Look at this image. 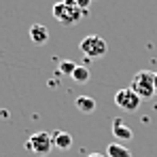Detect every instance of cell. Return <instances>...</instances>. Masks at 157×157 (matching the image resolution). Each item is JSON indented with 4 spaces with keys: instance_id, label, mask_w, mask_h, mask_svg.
<instances>
[{
    "instance_id": "obj_13",
    "label": "cell",
    "mask_w": 157,
    "mask_h": 157,
    "mask_svg": "<svg viewBox=\"0 0 157 157\" xmlns=\"http://www.w3.org/2000/svg\"><path fill=\"white\" fill-rule=\"evenodd\" d=\"M78 4V9L81 11H85V13H89V4H91V0H75Z\"/></svg>"
},
{
    "instance_id": "obj_6",
    "label": "cell",
    "mask_w": 157,
    "mask_h": 157,
    "mask_svg": "<svg viewBox=\"0 0 157 157\" xmlns=\"http://www.w3.org/2000/svg\"><path fill=\"white\" fill-rule=\"evenodd\" d=\"M113 136L119 138V140H132L134 132L123 123V119H113Z\"/></svg>"
},
{
    "instance_id": "obj_12",
    "label": "cell",
    "mask_w": 157,
    "mask_h": 157,
    "mask_svg": "<svg viewBox=\"0 0 157 157\" xmlns=\"http://www.w3.org/2000/svg\"><path fill=\"white\" fill-rule=\"evenodd\" d=\"M75 68H77V64H75V62H70V59H64V62H59V72H62V75H68V77H72Z\"/></svg>"
},
{
    "instance_id": "obj_11",
    "label": "cell",
    "mask_w": 157,
    "mask_h": 157,
    "mask_svg": "<svg viewBox=\"0 0 157 157\" xmlns=\"http://www.w3.org/2000/svg\"><path fill=\"white\" fill-rule=\"evenodd\" d=\"M91 77V72H89V68L87 66H77L75 68V72H72V78L77 81V83H87Z\"/></svg>"
},
{
    "instance_id": "obj_5",
    "label": "cell",
    "mask_w": 157,
    "mask_h": 157,
    "mask_svg": "<svg viewBox=\"0 0 157 157\" xmlns=\"http://www.w3.org/2000/svg\"><path fill=\"white\" fill-rule=\"evenodd\" d=\"M140 102H142V98L132 87H123V89H119L115 94V104L119 106V108H123V110H128V113L138 110L140 108Z\"/></svg>"
},
{
    "instance_id": "obj_2",
    "label": "cell",
    "mask_w": 157,
    "mask_h": 157,
    "mask_svg": "<svg viewBox=\"0 0 157 157\" xmlns=\"http://www.w3.org/2000/svg\"><path fill=\"white\" fill-rule=\"evenodd\" d=\"M130 87L142 98V100L153 98V96H155V72H151V70H140V72H136L134 78H132Z\"/></svg>"
},
{
    "instance_id": "obj_7",
    "label": "cell",
    "mask_w": 157,
    "mask_h": 157,
    "mask_svg": "<svg viewBox=\"0 0 157 157\" xmlns=\"http://www.w3.org/2000/svg\"><path fill=\"white\" fill-rule=\"evenodd\" d=\"M30 38H32V43H36V45H45V43L49 40V30H47V26L34 24V26L30 28Z\"/></svg>"
},
{
    "instance_id": "obj_8",
    "label": "cell",
    "mask_w": 157,
    "mask_h": 157,
    "mask_svg": "<svg viewBox=\"0 0 157 157\" xmlns=\"http://www.w3.org/2000/svg\"><path fill=\"white\" fill-rule=\"evenodd\" d=\"M53 147H57V149H62V151H66V149H70L72 147V136L68 134V132H53Z\"/></svg>"
},
{
    "instance_id": "obj_9",
    "label": "cell",
    "mask_w": 157,
    "mask_h": 157,
    "mask_svg": "<svg viewBox=\"0 0 157 157\" xmlns=\"http://www.w3.org/2000/svg\"><path fill=\"white\" fill-rule=\"evenodd\" d=\"M75 104H77V108L83 115H91L96 110V100L89 98V96H78L77 100H75Z\"/></svg>"
},
{
    "instance_id": "obj_3",
    "label": "cell",
    "mask_w": 157,
    "mask_h": 157,
    "mask_svg": "<svg viewBox=\"0 0 157 157\" xmlns=\"http://www.w3.org/2000/svg\"><path fill=\"white\" fill-rule=\"evenodd\" d=\"M78 49H81V53H83L87 59H100V57H104V55H106L108 45H106V40L102 38V36H98V34H89V36H85V38L81 40Z\"/></svg>"
},
{
    "instance_id": "obj_4",
    "label": "cell",
    "mask_w": 157,
    "mask_h": 157,
    "mask_svg": "<svg viewBox=\"0 0 157 157\" xmlns=\"http://www.w3.org/2000/svg\"><path fill=\"white\" fill-rule=\"evenodd\" d=\"M26 149L36 155H49V151L53 149V136L49 132H36L28 138Z\"/></svg>"
},
{
    "instance_id": "obj_15",
    "label": "cell",
    "mask_w": 157,
    "mask_h": 157,
    "mask_svg": "<svg viewBox=\"0 0 157 157\" xmlns=\"http://www.w3.org/2000/svg\"><path fill=\"white\" fill-rule=\"evenodd\" d=\"M155 94H157V72H155Z\"/></svg>"
},
{
    "instance_id": "obj_1",
    "label": "cell",
    "mask_w": 157,
    "mask_h": 157,
    "mask_svg": "<svg viewBox=\"0 0 157 157\" xmlns=\"http://www.w3.org/2000/svg\"><path fill=\"white\" fill-rule=\"evenodd\" d=\"M83 15H87V13L78 9V4L75 0H62V2L53 4V17L62 26H77L83 19Z\"/></svg>"
},
{
    "instance_id": "obj_10",
    "label": "cell",
    "mask_w": 157,
    "mask_h": 157,
    "mask_svg": "<svg viewBox=\"0 0 157 157\" xmlns=\"http://www.w3.org/2000/svg\"><path fill=\"white\" fill-rule=\"evenodd\" d=\"M106 157H132V151L119 142H110L106 147Z\"/></svg>"
},
{
    "instance_id": "obj_14",
    "label": "cell",
    "mask_w": 157,
    "mask_h": 157,
    "mask_svg": "<svg viewBox=\"0 0 157 157\" xmlns=\"http://www.w3.org/2000/svg\"><path fill=\"white\" fill-rule=\"evenodd\" d=\"M87 157H106V155H100V153H91V155H87Z\"/></svg>"
}]
</instances>
